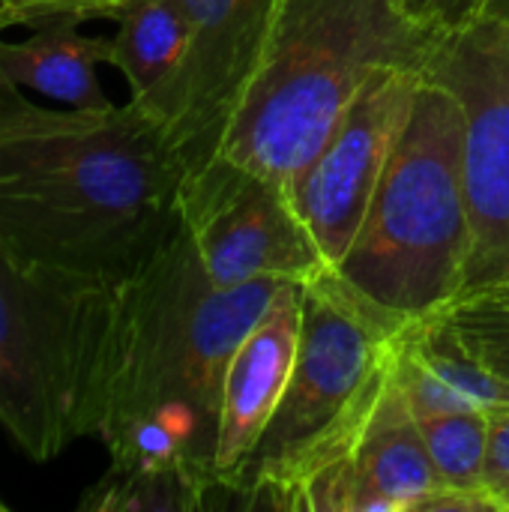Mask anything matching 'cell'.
<instances>
[{"label": "cell", "instance_id": "cell-1", "mask_svg": "<svg viewBox=\"0 0 509 512\" xmlns=\"http://www.w3.org/2000/svg\"><path fill=\"white\" fill-rule=\"evenodd\" d=\"M183 165L141 108H42L0 81V243L123 285L180 228Z\"/></svg>", "mask_w": 509, "mask_h": 512}, {"label": "cell", "instance_id": "cell-2", "mask_svg": "<svg viewBox=\"0 0 509 512\" xmlns=\"http://www.w3.org/2000/svg\"><path fill=\"white\" fill-rule=\"evenodd\" d=\"M282 282L216 288L180 222L117 288L96 426L114 468L177 471L207 504L222 495L213 462L225 372Z\"/></svg>", "mask_w": 509, "mask_h": 512}, {"label": "cell", "instance_id": "cell-3", "mask_svg": "<svg viewBox=\"0 0 509 512\" xmlns=\"http://www.w3.org/2000/svg\"><path fill=\"white\" fill-rule=\"evenodd\" d=\"M468 255L465 114L456 93L423 72L363 225L321 279L375 330L399 339L462 300Z\"/></svg>", "mask_w": 509, "mask_h": 512}, {"label": "cell", "instance_id": "cell-4", "mask_svg": "<svg viewBox=\"0 0 509 512\" xmlns=\"http://www.w3.org/2000/svg\"><path fill=\"white\" fill-rule=\"evenodd\" d=\"M438 45L402 0H273L258 66L216 156L288 183L378 69H426Z\"/></svg>", "mask_w": 509, "mask_h": 512}, {"label": "cell", "instance_id": "cell-5", "mask_svg": "<svg viewBox=\"0 0 509 512\" xmlns=\"http://www.w3.org/2000/svg\"><path fill=\"white\" fill-rule=\"evenodd\" d=\"M393 375V339L327 279L303 282L288 390L234 489L240 504L345 512L351 450Z\"/></svg>", "mask_w": 509, "mask_h": 512}, {"label": "cell", "instance_id": "cell-6", "mask_svg": "<svg viewBox=\"0 0 509 512\" xmlns=\"http://www.w3.org/2000/svg\"><path fill=\"white\" fill-rule=\"evenodd\" d=\"M117 288L30 264L0 243V426L33 462L96 435Z\"/></svg>", "mask_w": 509, "mask_h": 512}, {"label": "cell", "instance_id": "cell-7", "mask_svg": "<svg viewBox=\"0 0 509 512\" xmlns=\"http://www.w3.org/2000/svg\"><path fill=\"white\" fill-rule=\"evenodd\" d=\"M423 72L447 84L465 114L471 255L462 300H471L509 285V24L480 15L444 36Z\"/></svg>", "mask_w": 509, "mask_h": 512}, {"label": "cell", "instance_id": "cell-8", "mask_svg": "<svg viewBox=\"0 0 509 512\" xmlns=\"http://www.w3.org/2000/svg\"><path fill=\"white\" fill-rule=\"evenodd\" d=\"M180 222L216 288L327 276L288 186L225 156H213L183 177Z\"/></svg>", "mask_w": 509, "mask_h": 512}, {"label": "cell", "instance_id": "cell-9", "mask_svg": "<svg viewBox=\"0 0 509 512\" xmlns=\"http://www.w3.org/2000/svg\"><path fill=\"white\" fill-rule=\"evenodd\" d=\"M423 69H378L318 153L288 180V195L327 273L351 249L381 174L405 129Z\"/></svg>", "mask_w": 509, "mask_h": 512}, {"label": "cell", "instance_id": "cell-10", "mask_svg": "<svg viewBox=\"0 0 509 512\" xmlns=\"http://www.w3.org/2000/svg\"><path fill=\"white\" fill-rule=\"evenodd\" d=\"M189 45L159 111L183 177L210 162L258 66L273 0H180Z\"/></svg>", "mask_w": 509, "mask_h": 512}, {"label": "cell", "instance_id": "cell-11", "mask_svg": "<svg viewBox=\"0 0 509 512\" xmlns=\"http://www.w3.org/2000/svg\"><path fill=\"white\" fill-rule=\"evenodd\" d=\"M303 327V282H282L267 312L246 333L231 354L219 435H216V483L219 492L234 495L246 462L267 432L279 402L288 390Z\"/></svg>", "mask_w": 509, "mask_h": 512}, {"label": "cell", "instance_id": "cell-12", "mask_svg": "<svg viewBox=\"0 0 509 512\" xmlns=\"http://www.w3.org/2000/svg\"><path fill=\"white\" fill-rule=\"evenodd\" d=\"M444 492L396 372L348 459L345 512H426Z\"/></svg>", "mask_w": 509, "mask_h": 512}, {"label": "cell", "instance_id": "cell-13", "mask_svg": "<svg viewBox=\"0 0 509 512\" xmlns=\"http://www.w3.org/2000/svg\"><path fill=\"white\" fill-rule=\"evenodd\" d=\"M111 39L84 36L78 24L33 27L24 42L0 39V81L36 90L66 108L102 111L114 102L102 93L96 69L108 63Z\"/></svg>", "mask_w": 509, "mask_h": 512}, {"label": "cell", "instance_id": "cell-14", "mask_svg": "<svg viewBox=\"0 0 509 512\" xmlns=\"http://www.w3.org/2000/svg\"><path fill=\"white\" fill-rule=\"evenodd\" d=\"M114 21L108 63L123 72L129 102L159 123L189 45L186 12L180 0H132Z\"/></svg>", "mask_w": 509, "mask_h": 512}, {"label": "cell", "instance_id": "cell-15", "mask_svg": "<svg viewBox=\"0 0 509 512\" xmlns=\"http://www.w3.org/2000/svg\"><path fill=\"white\" fill-rule=\"evenodd\" d=\"M432 465L444 492L426 512L492 510L486 495V456H489V411H456L438 417H417Z\"/></svg>", "mask_w": 509, "mask_h": 512}, {"label": "cell", "instance_id": "cell-16", "mask_svg": "<svg viewBox=\"0 0 509 512\" xmlns=\"http://www.w3.org/2000/svg\"><path fill=\"white\" fill-rule=\"evenodd\" d=\"M207 507V498L177 471L108 468L78 504L84 512H189Z\"/></svg>", "mask_w": 509, "mask_h": 512}, {"label": "cell", "instance_id": "cell-17", "mask_svg": "<svg viewBox=\"0 0 509 512\" xmlns=\"http://www.w3.org/2000/svg\"><path fill=\"white\" fill-rule=\"evenodd\" d=\"M438 321L477 363L509 378V303L471 297L447 309Z\"/></svg>", "mask_w": 509, "mask_h": 512}, {"label": "cell", "instance_id": "cell-18", "mask_svg": "<svg viewBox=\"0 0 509 512\" xmlns=\"http://www.w3.org/2000/svg\"><path fill=\"white\" fill-rule=\"evenodd\" d=\"M489 3L492 0H402L408 18L441 39L486 15Z\"/></svg>", "mask_w": 509, "mask_h": 512}, {"label": "cell", "instance_id": "cell-19", "mask_svg": "<svg viewBox=\"0 0 509 512\" xmlns=\"http://www.w3.org/2000/svg\"><path fill=\"white\" fill-rule=\"evenodd\" d=\"M509 486V408L489 411V456H486V495L495 507V495ZM498 512V510H495Z\"/></svg>", "mask_w": 509, "mask_h": 512}, {"label": "cell", "instance_id": "cell-20", "mask_svg": "<svg viewBox=\"0 0 509 512\" xmlns=\"http://www.w3.org/2000/svg\"><path fill=\"white\" fill-rule=\"evenodd\" d=\"M486 12H489V15H495V18H501V21H507V24H509V0H492Z\"/></svg>", "mask_w": 509, "mask_h": 512}, {"label": "cell", "instance_id": "cell-21", "mask_svg": "<svg viewBox=\"0 0 509 512\" xmlns=\"http://www.w3.org/2000/svg\"><path fill=\"white\" fill-rule=\"evenodd\" d=\"M495 510L509 512V486L501 492V495H495Z\"/></svg>", "mask_w": 509, "mask_h": 512}, {"label": "cell", "instance_id": "cell-22", "mask_svg": "<svg viewBox=\"0 0 509 512\" xmlns=\"http://www.w3.org/2000/svg\"><path fill=\"white\" fill-rule=\"evenodd\" d=\"M483 297H492V300L509 303V285H507V288H498V291H492V294H483Z\"/></svg>", "mask_w": 509, "mask_h": 512}, {"label": "cell", "instance_id": "cell-23", "mask_svg": "<svg viewBox=\"0 0 509 512\" xmlns=\"http://www.w3.org/2000/svg\"><path fill=\"white\" fill-rule=\"evenodd\" d=\"M0 512H6V504H3V501H0Z\"/></svg>", "mask_w": 509, "mask_h": 512}]
</instances>
